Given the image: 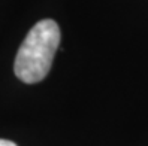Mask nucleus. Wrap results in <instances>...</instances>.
I'll return each mask as SVG.
<instances>
[{
	"label": "nucleus",
	"mask_w": 148,
	"mask_h": 146,
	"mask_svg": "<svg viewBox=\"0 0 148 146\" xmlns=\"http://www.w3.org/2000/svg\"><path fill=\"white\" fill-rule=\"evenodd\" d=\"M0 146H16L14 142L11 140H5V139H0Z\"/></svg>",
	"instance_id": "nucleus-2"
},
{
	"label": "nucleus",
	"mask_w": 148,
	"mask_h": 146,
	"mask_svg": "<svg viewBox=\"0 0 148 146\" xmlns=\"http://www.w3.org/2000/svg\"><path fill=\"white\" fill-rule=\"evenodd\" d=\"M60 37V29L56 21L42 20L34 24L15 57L14 72L16 78L25 84L40 82L51 70Z\"/></svg>",
	"instance_id": "nucleus-1"
}]
</instances>
